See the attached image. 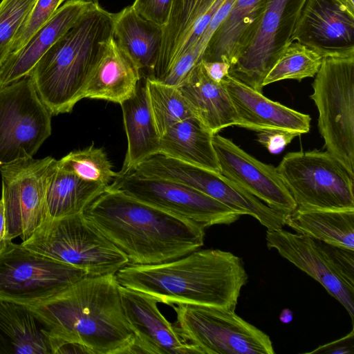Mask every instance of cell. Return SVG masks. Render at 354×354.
<instances>
[{
	"instance_id": "cell-1",
	"label": "cell",
	"mask_w": 354,
	"mask_h": 354,
	"mask_svg": "<svg viewBox=\"0 0 354 354\" xmlns=\"http://www.w3.org/2000/svg\"><path fill=\"white\" fill-rule=\"evenodd\" d=\"M83 214L127 257L129 264H158L203 245L205 227L120 191L106 190Z\"/></svg>"
},
{
	"instance_id": "cell-2",
	"label": "cell",
	"mask_w": 354,
	"mask_h": 354,
	"mask_svg": "<svg viewBox=\"0 0 354 354\" xmlns=\"http://www.w3.org/2000/svg\"><path fill=\"white\" fill-rule=\"evenodd\" d=\"M119 283L169 306L189 304L234 310L248 275L241 258L218 249L195 250L170 261L129 264L115 274Z\"/></svg>"
},
{
	"instance_id": "cell-3",
	"label": "cell",
	"mask_w": 354,
	"mask_h": 354,
	"mask_svg": "<svg viewBox=\"0 0 354 354\" xmlns=\"http://www.w3.org/2000/svg\"><path fill=\"white\" fill-rule=\"evenodd\" d=\"M115 274L86 277L40 304L28 306L51 335L92 354H130L134 335L126 319Z\"/></svg>"
},
{
	"instance_id": "cell-4",
	"label": "cell",
	"mask_w": 354,
	"mask_h": 354,
	"mask_svg": "<svg viewBox=\"0 0 354 354\" xmlns=\"http://www.w3.org/2000/svg\"><path fill=\"white\" fill-rule=\"evenodd\" d=\"M113 16L94 5L41 57L31 71L35 88L53 115L70 113L113 37Z\"/></svg>"
},
{
	"instance_id": "cell-5",
	"label": "cell",
	"mask_w": 354,
	"mask_h": 354,
	"mask_svg": "<svg viewBox=\"0 0 354 354\" xmlns=\"http://www.w3.org/2000/svg\"><path fill=\"white\" fill-rule=\"evenodd\" d=\"M21 244L89 277L115 274L129 264L126 255L83 213L48 218Z\"/></svg>"
},
{
	"instance_id": "cell-6",
	"label": "cell",
	"mask_w": 354,
	"mask_h": 354,
	"mask_svg": "<svg viewBox=\"0 0 354 354\" xmlns=\"http://www.w3.org/2000/svg\"><path fill=\"white\" fill-rule=\"evenodd\" d=\"M310 98L324 145L354 178V54L325 57Z\"/></svg>"
},
{
	"instance_id": "cell-7",
	"label": "cell",
	"mask_w": 354,
	"mask_h": 354,
	"mask_svg": "<svg viewBox=\"0 0 354 354\" xmlns=\"http://www.w3.org/2000/svg\"><path fill=\"white\" fill-rule=\"evenodd\" d=\"M175 326L198 354H274L270 337L234 310L176 304Z\"/></svg>"
},
{
	"instance_id": "cell-8",
	"label": "cell",
	"mask_w": 354,
	"mask_h": 354,
	"mask_svg": "<svg viewBox=\"0 0 354 354\" xmlns=\"http://www.w3.org/2000/svg\"><path fill=\"white\" fill-rule=\"evenodd\" d=\"M277 169L297 207L354 209V178L327 151L288 153Z\"/></svg>"
},
{
	"instance_id": "cell-9",
	"label": "cell",
	"mask_w": 354,
	"mask_h": 354,
	"mask_svg": "<svg viewBox=\"0 0 354 354\" xmlns=\"http://www.w3.org/2000/svg\"><path fill=\"white\" fill-rule=\"evenodd\" d=\"M88 275L12 241L0 253V299L33 306Z\"/></svg>"
},
{
	"instance_id": "cell-10",
	"label": "cell",
	"mask_w": 354,
	"mask_h": 354,
	"mask_svg": "<svg viewBox=\"0 0 354 354\" xmlns=\"http://www.w3.org/2000/svg\"><path fill=\"white\" fill-rule=\"evenodd\" d=\"M308 0H267L250 36L230 64L229 75L261 92L263 82L291 39Z\"/></svg>"
},
{
	"instance_id": "cell-11",
	"label": "cell",
	"mask_w": 354,
	"mask_h": 354,
	"mask_svg": "<svg viewBox=\"0 0 354 354\" xmlns=\"http://www.w3.org/2000/svg\"><path fill=\"white\" fill-rule=\"evenodd\" d=\"M137 174L180 183L213 198L241 215L256 218L268 230L283 228L284 214L275 210L220 172L211 171L161 154L145 160L133 169Z\"/></svg>"
},
{
	"instance_id": "cell-12",
	"label": "cell",
	"mask_w": 354,
	"mask_h": 354,
	"mask_svg": "<svg viewBox=\"0 0 354 354\" xmlns=\"http://www.w3.org/2000/svg\"><path fill=\"white\" fill-rule=\"evenodd\" d=\"M51 117L29 76L0 86V167L32 158L51 134Z\"/></svg>"
},
{
	"instance_id": "cell-13",
	"label": "cell",
	"mask_w": 354,
	"mask_h": 354,
	"mask_svg": "<svg viewBox=\"0 0 354 354\" xmlns=\"http://www.w3.org/2000/svg\"><path fill=\"white\" fill-rule=\"evenodd\" d=\"M57 160L21 159L0 167L1 199L8 237L28 240L49 216L46 201L48 177Z\"/></svg>"
},
{
	"instance_id": "cell-14",
	"label": "cell",
	"mask_w": 354,
	"mask_h": 354,
	"mask_svg": "<svg viewBox=\"0 0 354 354\" xmlns=\"http://www.w3.org/2000/svg\"><path fill=\"white\" fill-rule=\"evenodd\" d=\"M107 189L123 192L205 228L230 225L241 216L213 198L180 183L150 178L133 171L118 172Z\"/></svg>"
},
{
	"instance_id": "cell-15",
	"label": "cell",
	"mask_w": 354,
	"mask_h": 354,
	"mask_svg": "<svg viewBox=\"0 0 354 354\" xmlns=\"http://www.w3.org/2000/svg\"><path fill=\"white\" fill-rule=\"evenodd\" d=\"M212 142L223 176L275 210L288 214L296 209L276 167L257 160L218 133L214 135Z\"/></svg>"
},
{
	"instance_id": "cell-16",
	"label": "cell",
	"mask_w": 354,
	"mask_h": 354,
	"mask_svg": "<svg viewBox=\"0 0 354 354\" xmlns=\"http://www.w3.org/2000/svg\"><path fill=\"white\" fill-rule=\"evenodd\" d=\"M120 292L126 319L134 335L130 353L198 354L160 313L156 297L121 285Z\"/></svg>"
},
{
	"instance_id": "cell-17",
	"label": "cell",
	"mask_w": 354,
	"mask_h": 354,
	"mask_svg": "<svg viewBox=\"0 0 354 354\" xmlns=\"http://www.w3.org/2000/svg\"><path fill=\"white\" fill-rule=\"evenodd\" d=\"M291 41L322 57L354 54V17L334 0H308Z\"/></svg>"
},
{
	"instance_id": "cell-18",
	"label": "cell",
	"mask_w": 354,
	"mask_h": 354,
	"mask_svg": "<svg viewBox=\"0 0 354 354\" xmlns=\"http://www.w3.org/2000/svg\"><path fill=\"white\" fill-rule=\"evenodd\" d=\"M266 240L269 249H275L282 257L319 282L345 308L353 322L354 288L337 274L317 240L283 228L268 230Z\"/></svg>"
},
{
	"instance_id": "cell-19",
	"label": "cell",
	"mask_w": 354,
	"mask_h": 354,
	"mask_svg": "<svg viewBox=\"0 0 354 354\" xmlns=\"http://www.w3.org/2000/svg\"><path fill=\"white\" fill-rule=\"evenodd\" d=\"M230 96L236 126L259 131L280 129L300 134L309 131L310 117L265 97L229 74L221 80Z\"/></svg>"
},
{
	"instance_id": "cell-20",
	"label": "cell",
	"mask_w": 354,
	"mask_h": 354,
	"mask_svg": "<svg viewBox=\"0 0 354 354\" xmlns=\"http://www.w3.org/2000/svg\"><path fill=\"white\" fill-rule=\"evenodd\" d=\"M94 5L82 0L65 1L49 21L0 66V86L29 76L41 57Z\"/></svg>"
},
{
	"instance_id": "cell-21",
	"label": "cell",
	"mask_w": 354,
	"mask_h": 354,
	"mask_svg": "<svg viewBox=\"0 0 354 354\" xmlns=\"http://www.w3.org/2000/svg\"><path fill=\"white\" fill-rule=\"evenodd\" d=\"M0 353L53 354L50 329L28 306L0 299Z\"/></svg>"
},
{
	"instance_id": "cell-22",
	"label": "cell",
	"mask_w": 354,
	"mask_h": 354,
	"mask_svg": "<svg viewBox=\"0 0 354 354\" xmlns=\"http://www.w3.org/2000/svg\"><path fill=\"white\" fill-rule=\"evenodd\" d=\"M142 76L113 36L88 81L84 98L120 104L134 95Z\"/></svg>"
},
{
	"instance_id": "cell-23",
	"label": "cell",
	"mask_w": 354,
	"mask_h": 354,
	"mask_svg": "<svg viewBox=\"0 0 354 354\" xmlns=\"http://www.w3.org/2000/svg\"><path fill=\"white\" fill-rule=\"evenodd\" d=\"M127 138V150L122 171L158 154L160 136L150 108L145 76L142 75L133 96L120 104Z\"/></svg>"
},
{
	"instance_id": "cell-24",
	"label": "cell",
	"mask_w": 354,
	"mask_h": 354,
	"mask_svg": "<svg viewBox=\"0 0 354 354\" xmlns=\"http://www.w3.org/2000/svg\"><path fill=\"white\" fill-rule=\"evenodd\" d=\"M198 118L213 134L236 126V114L225 85L211 80L200 62L178 86Z\"/></svg>"
},
{
	"instance_id": "cell-25",
	"label": "cell",
	"mask_w": 354,
	"mask_h": 354,
	"mask_svg": "<svg viewBox=\"0 0 354 354\" xmlns=\"http://www.w3.org/2000/svg\"><path fill=\"white\" fill-rule=\"evenodd\" d=\"M113 36L146 76H151L157 63L162 39L163 26L150 21L128 6L114 13Z\"/></svg>"
},
{
	"instance_id": "cell-26",
	"label": "cell",
	"mask_w": 354,
	"mask_h": 354,
	"mask_svg": "<svg viewBox=\"0 0 354 354\" xmlns=\"http://www.w3.org/2000/svg\"><path fill=\"white\" fill-rule=\"evenodd\" d=\"M267 0H235L225 19L208 41L201 60L230 65L244 46Z\"/></svg>"
},
{
	"instance_id": "cell-27",
	"label": "cell",
	"mask_w": 354,
	"mask_h": 354,
	"mask_svg": "<svg viewBox=\"0 0 354 354\" xmlns=\"http://www.w3.org/2000/svg\"><path fill=\"white\" fill-rule=\"evenodd\" d=\"M214 135L196 116L186 118L160 136L158 154L219 172Z\"/></svg>"
},
{
	"instance_id": "cell-28",
	"label": "cell",
	"mask_w": 354,
	"mask_h": 354,
	"mask_svg": "<svg viewBox=\"0 0 354 354\" xmlns=\"http://www.w3.org/2000/svg\"><path fill=\"white\" fill-rule=\"evenodd\" d=\"M285 225L296 233L354 250V209H308L296 207Z\"/></svg>"
},
{
	"instance_id": "cell-29",
	"label": "cell",
	"mask_w": 354,
	"mask_h": 354,
	"mask_svg": "<svg viewBox=\"0 0 354 354\" xmlns=\"http://www.w3.org/2000/svg\"><path fill=\"white\" fill-rule=\"evenodd\" d=\"M106 187L80 178L61 167L57 160L50 174L46 187V201L49 218L83 213Z\"/></svg>"
},
{
	"instance_id": "cell-30",
	"label": "cell",
	"mask_w": 354,
	"mask_h": 354,
	"mask_svg": "<svg viewBox=\"0 0 354 354\" xmlns=\"http://www.w3.org/2000/svg\"><path fill=\"white\" fill-rule=\"evenodd\" d=\"M216 0H173L170 15L163 28L162 43L157 67L169 69L180 57L196 21Z\"/></svg>"
},
{
	"instance_id": "cell-31",
	"label": "cell",
	"mask_w": 354,
	"mask_h": 354,
	"mask_svg": "<svg viewBox=\"0 0 354 354\" xmlns=\"http://www.w3.org/2000/svg\"><path fill=\"white\" fill-rule=\"evenodd\" d=\"M149 102L161 136L169 127L195 116L178 87L145 76Z\"/></svg>"
},
{
	"instance_id": "cell-32",
	"label": "cell",
	"mask_w": 354,
	"mask_h": 354,
	"mask_svg": "<svg viewBox=\"0 0 354 354\" xmlns=\"http://www.w3.org/2000/svg\"><path fill=\"white\" fill-rule=\"evenodd\" d=\"M323 57L317 52L299 42L290 43L279 55L263 82V86L283 80L301 81L314 77Z\"/></svg>"
},
{
	"instance_id": "cell-33",
	"label": "cell",
	"mask_w": 354,
	"mask_h": 354,
	"mask_svg": "<svg viewBox=\"0 0 354 354\" xmlns=\"http://www.w3.org/2000/svg\"><path fill=\"white\" fill-rule=\"evenodd\" d=\"M61 167L80 178L104 186L109 185L118 172L102 148L91 145L87 148L70 152L58 160Z\"/></svg>"
},
{
	"instance_id": "cell-34",
	"label": "cell",
	"mask_w": 354,
	"mask_h": 354,
	"mask_svg": "<svg viewBox=\"0 0 354 354\" xmlns=\"http://www.w3.org/2000/svg\"><path fill=\"white\" fill-rule=\"evenodd\" d=\"M37 0L0 1V66L11 53L17 33Z\"/></svg>"
},
{
	"instance_id": "cell-35",
	"label": "cell",
	"mask_w": 354,
	"mask_h": 354,
	"mask_svg": "<svg viewBox=\"0 0 354 354\" xmlns=\"http://www.w3.org/2000/svg\"><path fill=\"white\" fill-rule=\"evenodd\" d=\"M66 1L68 0H37L16 35L10 54L22 48Z\"/></svg>"
},
{
	"instance_id": "cell-36",
	"label": "cell",
	"mask_w": 354,
	"mask_h": 354,
	"mask_svg": "<svg viewBox=\"0 0 354 354\" xmlns=\"http://www.w3.org/2000/svg\"><path fill=\"white\" fill-rule=\"evenodd\" d=\"M317 241L337 274L354 288V250Z\"/></svg>"
},
{
	"instance_id": "cell-37",
	"label": "cell",
	"mask_w": 354,
	"mask_h": 354,
	"mask_svg": "<svg viewBox=\"0 0 354 354\" xmlns=\"http://www.w3.org/2000/svg\"><path fill=\"white\" fill-rule=\"evenodd\" d=\"M201 51L194 47L184 53L174 64L165 75L158 81L178 87L201 61Z\"/></svg>"
},
{
	"instance_id": "cell-38",
	"label": "cell",
	"mask_w": 354,
	"mask_h": 354,
	"mask_svg": "<svg viewBox=\"0 0 354 354\" xmlns=\"http://www.w3.org/2000/svg\"><path fill=\"white\" fill-rule=\"evenodd\" d=\"M173 0H134L133 9L145 19L165 27Z\"/></svg>"
},
{
	"instance_id": "cell-39",
	"label": "cell",
	"mask_w": 354,
	"mask_h": 354,
	"mask_svg": "<svg viewBox=\"0 0 354 354\" xmlns=\"http://www.w3.org/2000/svg\"><path fill=\"white\" fill-rule=\"evenodd\" d=\"M299 135L297 132L280 129H266L257 131L259 142L272 153H279Z\"/></svg>"
},
{
	"instance_id": "cell-40",
	"label": "cell",
	"mask_w": 354,
	"mask_h": 354,
	"mask_svg": "<svg viewBox=\"0 0 354 354\" xmlns=\"http://www.w3.org/2000/svg\"><path fill=\"white\" fill-rule=\"evenodd\" d=\"M354 353V330L332 342L319 346L307 353L321 354H353Z\"/></svg>"
},
{
	"instance_id": "cell-41",
	"label": "cell",
	"mask_w": 354,
	"mask_h": 354,
	"mask_svg": "<svg viewBox=\"0 0 354 354\" xmlns=\"http://www.w3.org/2000/svg\"><path fill=\"white\" fill-rule=\"evenodd\" d=\"M200 63L207 75L215 82H221L229 74L230 65L227 62L201 60Z\"/></svg>"
},
{
	"instance_id": "cell-42",
	"label": "cell",
	"mask_w": 354,
	"mask_h": 354,
	"mask_svg": "<svg viewBox=\"0 0 354 354\" xmlns=\"http://www.w3.org/2000/svg\"><path fill=\"white\" fill-rule=\"evenodd\" d=\"M10 242L8 237L3 201L0 198V253Z\"/></svg>"
},
{
	"instance_id": "cell-43",
	"label": "cell",
	"mask_w": 354,
	"mask_h": 354,
	"mask_svg": "<svg viewBox=\"0 0 354 354\" xmlns=\"http://www.w3.org/2000/svg\"><path fill=\"white\" fill-rule=\"evenodd\" d=\"M340 7L351 16L354 17L353 0H334Z\"/></svg>"
},
{
	"instance_id": "cell-44",
	"label": "cell",
	"mask_w": 354,
	"mask_h": 354,
	"mask_svg": "<svg viewBox=\"0 0 354 354\" xmlns=\"http://www.w3.org/2000/svg\"><path fill=\"white\" fill-rule=\"evenodd\" d=\"M293 319V313L289 308H284L280 313L279 319L282 323H290Z\"/></svg>"
},
{
	"instance_id": "cell-45",
	"label": "cell",
	"mask_w": 354,
	"mask_h": 354,
	"mask_svg": "<svg viewBox=\"0 0 354 354\" xmlns=\"http://www.w3.org/2000/svg\"><path fill=\"white\" fill-rule=\"evenodd\" d=\"M82 1L91 3L93 4H95V5L99 4V1H100V0H82Z\"/></svg>"
}]
</instances>
